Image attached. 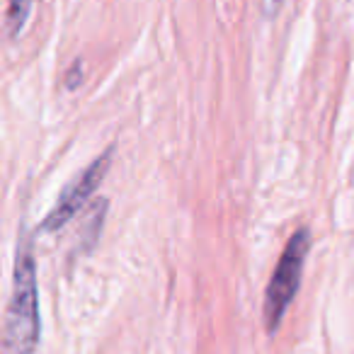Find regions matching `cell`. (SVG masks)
Segmentation results:
<instances>
[{
  "instance_id": "obj_6",
  "label": "cell",
  "mask_w": 354,
  "mask_h": 354,
  "mask_svg": "<svg viewBox=\"0 0 354 354\" xmlns=\"http://www.w3.org/2000/svg\"><path fill=\"white\" fill-rule=\"evenodd\" d=\"M281 6H284V0H260L262 15H265L267 20H272V17L281 10Z\"/></svg>"
},
{
  "instance_id": "obj_3",
  "label": "cell",
  "mask_w": 354,
  "mask_h": 354,
  "mask_svg": "<svg viewBox=\"0 0 354 354\" xmlns=\"http://www.w3.org/2000/svg\"><path fill=\"white\" fill-rule=\"evenodd\" d=\"M112 158H114V146H109L107 151L102 153L100 158H95L75 183H71L68 187L64 189L61 199L56 202V207L46 214V218L41 221L39 231L41 233H56L80 212V209L88 204V199L97 192V187L102 185L104 175H107L109 165H112Z\"/></svg>"
},
{
  "instance_id": "obj_5",
  "label": "cell",
  "mask_w": 354,
  "mask_h": 354,
  "mask_svg": "<svg viewBox=\"0 0 354 354\" xmlns=\"http://www.w3.org/2000/svg\"><path fill=\"white\" fill-rule=\"evenodd\" d=\"M30 12H32V0H10L8 17H6V35L10 39H15L25 30L27 20H30Z\"/></svg>"
},
{
  "instance_id": "obj_7",
  "label": "cell",
  "mask_w": 354,
  "mask_h": 354,
  "mask_svg": "<svg viewBox=\"0 0 354 354\" xmlns=\"http://www.w3.org/2000/svg\"><path fill=\"white\" fill-rule=\"evenodd\" d=\"M80 73H83V71H80V64L73 66V68L68 71V80H66V88L73 90L75 85H80V80H83V78H80Z\"/></svg>"
},
{
  "instance_id": "obj_1",
  "label": "cell",
  "mask_w": 354,
  "mask_h": 354,
  "mask_svg": "<svg viewBox=\"0 0 354 354\" xmlns=\"http://www.w3.org/2000/svg\"><path fill=\"white\" fill-rule=\"evenodd\" d=\"M39 294H37V262L32 236L25 233L17 243L12 294L0 328V354H32L39 344Z\"/></svg>"
},
{
  "instance_id": "obj_4",
  "label": "cell",
  "mask_w": 354,
  "mask_h": 354,
  "mask_svg": "<svg viewBox=\"0 0 354 354\" xmlns=\"http://www.w3.org/2000/svg\"><path fill=\"white\" fill-rule=\"evenodd\" d=\"M104 209H107V202H104V199H100V202L93 207L88 223H85V228H83V236H80L78 250L90 252L95 248V243H97V238H100V228H102V221H104Z\"/></svg>"
},
{
  "instance_id": "obj_2",
  "label": "cell",
  "mask_w": 354,
  "mask_h": 354,
  "mask_svg": "<svg viewBox=\"0 0 354 354\" xmlns=\"http://www.w3.org/2000/svg\"><path fill=\"white\" fill-rule=\"evenodd\" d=\"M308 248H310L308 228H299L289 238L279 262H277V270L265 291V328L270 333H274L279 328L286 308L291 306L296 291H299L301 274H304V262L308 257Z\"/></svg>"
}]
</instances>
